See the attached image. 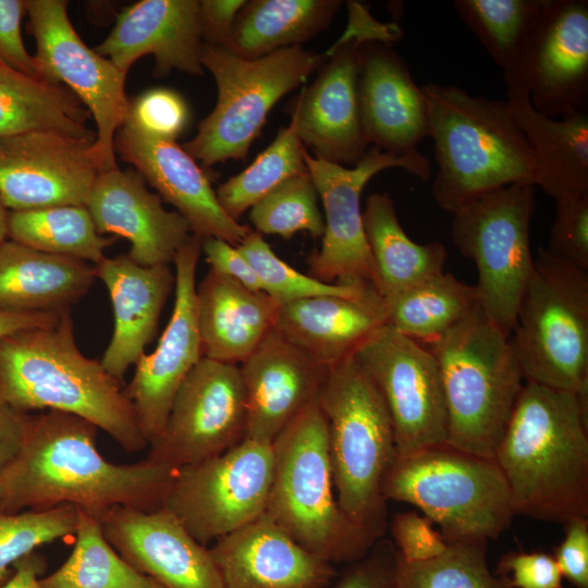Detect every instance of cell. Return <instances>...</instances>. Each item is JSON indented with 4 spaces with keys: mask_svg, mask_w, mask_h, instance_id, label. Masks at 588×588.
<instances>
[{
    "mask_svg": "<svg viewBox=\"0 0 588 588\" xmlns=\"http://www.w3.org/2000/svg\"><path fill=\"white\" fill-rule=\"evenodd\" d=\"M97 430L60 411L28 415L20 450L0 471V511L70 504L100 519L115 505L161 509L177 469L147 457L111 463L97 449Z\"/></svg>",
    "mask_w": 588,
    "mask_h": 588,
    "instance_id": "1",
    "label": "cell"
},
{
    "mask_svg": "<svg viewBox=\"0 0 588 588\" xmlns=\"http://www.w3.org/2000/svg\"><path fill=\"white\" fill-rule=\"evenodd\" d=\"M494 460L515 515L588 517V402L578 395L525 382Z\"/></svg>",
    "mask_w": 588,
    "mask_h": 588,
    "instance_id": "2",
    "label": "cell"
},
{
    "mask_svg": "<svg viewBox=\"0 0 588 588\" xmlns=\"http://www.w3.org/2000/svg\"><path fill=\"white\" fill-rule=\"evenodd\" d=\"M121 384L78 350L71 308L54 326L0 339L2 401L24 413L47 408L79 416L134 453L148 442Z\"/></svg>",
    "mask_w": 588,
    "mask_h": 588,
    "instance_id": "3",
    "label": "cell"
},
{
    "mask_svg": "<svg viewBox=\"0 0 588 588\" xmlns=\"http://www.w3.org/2000/svg\"><path fill=\"white\" fill-rule=\"evenodd\" d=\"M421 90L438 164L431 192L440 208L453 213L501 187L539 185L536 157L507 100L438 83Z\"/></svg>",
    "mask_w": 588,
    "mask_h": 588,
    "instance_id": "4",
    "label": "cell"
},
{
    "mask_svg": "<svg viewBox=\"0 0 588 588\" xmlns=\"http://www.w3.org/2000/svg\"><path fill=\"white\" fill-rule=\"evenodd\" d=\"M265 513L303 548L333 563H355L378 538L341 510L334 489L326 418L315 401L272 442Z\"/></svg>",
    "mask_w": 588,
    "mask_h": 588,
    "instance_id": "5",
    "label": "cell"
},
{
    "mask_svg": "<svg viewBox=\"0 0 588 588\" xmlns=\"http://www.w3.org/2000/svg\"><path fill=\"white\" fill-rule=\"evenodd\" d=\"M429 344L444 393L446 444L494 458L525 384L510 338L479 305Z\"/></svg>",
    "mask_w": 588,
    "mask_h": 588,
    "instance_id": "6",
    "label": "cell"
},
{
    "mask_svg": "<svg viewBox=\"0 0 588 588\" xmlns=\"http://www.w3.org/2000/svg\"><path fill=\"white\" fill-rule=\"evenodd\" d=\"M317 403L327 422L338 503L380 539L387 527L381 485L397 455L387 406L354 355L328 369Z\"/></svg>",
    "mask_w": 588,
    "mask_h": 588,
    "instance_id": "7",
    "label": "cell"
},
{
    "mask_svg": "<svg viewBox=\"0 0 588 588\" xmlns=\"http://www.w3.org/2000/svg\"><path fill=\"white\" fill-rule=\"evenodd\" d=\"M381 492L439 525L448 542L495 540L515 516L506 479L493 457L446 443L396 455Z\"/></svg>",
    "mask_w": 588,
    "mask_h": 588,
    "instance_id": "8",
    "label": "cell"
},
{
    "mask_svg": "<svg viewBox=\"0 0 588 588\" xmlns=\"http://www.w3.org/2000/svg\"><path fill=\"white\" fill-rule=\"evenodd\" d=\"M510 342L525 382L588 402V271L539 247Z\"/></svg>",
    "mask_w": 588,
    "mask_h": 588,
    "instance_id": "9",
    "label": "cell"
},
{
    "mask_svg": "<svg viewBox=\"0 0 588 588\" xmlns=\"http://www.w3.org/2000/svg\"><path fill=\"white\" fill-rule=\"evenodd\" d=\"M326 59L324 52L293 46L249 60L230 49L203 44L200 62L216 81L218 98L196 135L182 148L205 167L245 160L272 107Z\"/></svg>",
    "mask_w": 588,
    "mask_h": 588,
    "instance_id": "10",
    "label": "cell"
},
{
    "mask_svg": "<svg viewBox=\"0 0 588 588\" xmlns=\"http://www.w3.org/2000/svg\"><path fill=\"white\" fill-rule=\"evenodd\" d=\"M535 207V186L513 184L453 212L452 241L476 266L479 304L509 338L534 265L530 224Z\"/></svg>",
    "mask_w": 588,
    "mask_h": 588,
    "instance_id": "11",
    "label": "cell"
},
{
    "mask_svg": "<svg viewBox=\"0 0 588 588\" xmlns=\"http://www.w3.org/2000/svg\"><path fill=\"white\" fill-rule=\"evenodd\" d=\"M272 444L243 439L225 452L176 470L162 507L203 546L266 511Z\"/></svg>",
    "mask_w": 588,
    "mask_h": 588,
    "instance_id": "12",
    "label": "cell"
},
{
    "mask_svg": "<svg viewBox=\"0 0 588 588\" xmlns=\"http://www.w3.org/2000/svg\"><path fill=\"white\" fill-rule=\"evenodd\" d=\"M66 8L63 0H26V28L36 41L34 58L40 78L54 85L65 83L94 118L95 151L103 172L118 167L114 136L128 113L127 73L85 45Z\"/></svg>",
    "mask_w": 588,
    "mask_h": 588,
    "instance_id": "13",
    "label": "cell"
},
{
    "mask_svg": "<svg viewBox=\"0 0 588 588\" xmlns=\"http://www.w3.org/2000/svg\"><path fill=\"white\" fill-rule=\"evenodd\" d=\"M304 160L324 209V232L319 250L307 258L309 275L324 282L365 281L377 285V271L365 234L360 196L377 173L401 168L427 182L431 166L421 152L397 157L370 146L353 167L327 162L304 150Z\"/></svg>",
    "mask_w": 588,
    "mask_h": 588,
    "instance_id": "14",
    "label": "cell"
},
{
    "mask_svg": "<svg viewBox=\"0 0 588 588\" xmlns=\"http://www.w3.org/2000/svg\"><path fill=\"white\" fill-rule=\"evenodd\" d=\"M353 355L387 406L397 455L446 443L444 393L428 347L384 324Z\"/></svg>",
    "mask_w": 588,
    "mask_h": 588,
    "instance_id": "15",
    "label": "cell"
},
{
    "mask_svg": "<svg viewBox=\"0 0 588 588\" xmlns=\"http://www.w3.org/2000/svg\"><path fill=\"white\" fill-rule=\"evenodd\" d=\"M246 415L238 365L203 357L177 389L147 458L180 469L215 457L244 439Z\"/></svg>",
    "mask_w": 588,
    "mask_h": 588,
    "instance_id": "16",
    "label": "cell"
},
{
    "mask_svg": "<svg viewBox=\"0 0 588 588\" xmlns=\"http://www.w3.org/2000/svg\"><path fill=\"white\" fill-rule=\"evenodd\" d=\"M506 89L524 91L549 118L587 112L588 1L548 0L530 37L503 70Z\"/></svg>",
    "mask_w": 588,
    "mask_h": 588,
    "instance_id": "17",
    "label": "cell"
},
{
    "mask_svg": "<svg viewBox=\"0 0 588 588\" xmlns=\"http://www.w3.org/2000/svg\"><path fill=\"white\" fill-rule=\"evenodd\" d=\"M96 139L53 131L0 138V200L11 211L86 206L101 173Z\"/></svg>",
    "mask_w": 588,
    "mask_h": 588,
    "instance_id": "18",
    "label": "cell"
},
{
    "mask_svg": "<svg viewBox=\"0 0 588 588\" xmlns=\"http://www.w3.org/2000/svg\"><path fill=\"white\" fill-rule=\"evenodd\" d=\"M201 242V236L192 233L179 249L173 260L175 297L172 316L155 351L139 357L130 383L123 389L148 445L161 433L181 383L204 357L195 280Z\"/></svg>",
    "mask_w": 588,
    "mask_h": 588,
    "instance_id": "19",
    "label": "cell"
},
{
    "mask_svg": "<svg viewBox=\"0 0 588 588\" xmlns=\"http://www.w3.org/2000/svg\"><path fill=\"white\" fill-rule=\"evenodd\" d=\"M99 522L114 550L163 588H223L209 548L167 509L115 505Z\"/></svg>",
    "mask_w": 588,
    "mask_h": 588,
    "instance_id": "20",
    "label": "cell"
},
{
    "mask_svg": "<svg viewBox=\"0 0 588 588\" xmlns=\"http://www.w3.org/2000/svg\"><path fill=\"white\" fill-rule=\"evenodd\" d=\"M360 41H335L310 86L297 96L292 115L303 146L327 162L354 167L369 148L357 97Z\"/></svg>",
    "mask_w": 588,
    "mask_h": 588,
    "instance_id": "21",
    "label": "cell"
},
{
    "mask_svg": "<svg viewBox=\"0 0 588 588\" xmlns=\"http://www.w3.org/2000/svg\"><path fill=\"white\" fill-rule=\"evenodd\" d=\"M357 97L366 142L397 157L420 154L428 137L427 103L404 59L388 42L358 47Z\"/></svg>",
    "mask_w": 588,
    "mask_h": 588,
    "instance_id": "22",
    "label": "cell"
},
{
    "mask_svg": "<svg viewBox=\"0 0 588 588\" xmlns=\"http://www.w3.org/2000/svg\"><path fill=\"white\" fill-rule=\"evenodd\" d=\"M115 150L177 209L193 234L237 246L253 230L226 215L207 174L175 140L149 137L123 124L114 136Z\"/></svg>",
    "mask_w": 588,
    "mask_h": 588,
    "instance_id": "23",
    "label": "cell"
},
{
    "mask_svg": "<svg viewBox=\"0 0 588 588\" xmlns=\"http://www.w3.org/2000/svg\"><path fill=\"white\" fill-rule=\"evenodd\" d=\"M86 207L98 233L128 240L127 256L144 267L169 266L192 234L189 222L167 210L136 170L99 173Z\"/></svg>",
    "mask_w": 588,
    "mask_h": 588,
    "instance_id": "24",
    "label": "cell"
},
{
    "mask_svg": "<svg viewBox=\"0 0 588 588\" xmlns=\"http://www.w3.org/2000/svg\"><path fill=\"white\" fill-rule=\"evenodd\" d=\"M246 392L244 439L271 443L317 401L328 369L289 342L275 328L238 365Z\"/></svg>",
    "mask_w": 588,
    "mask_h": 588,
    "instance_id": "25",
    "label": "cell"
},
{
    "mask_svg": "<svg viewBox=\"0 0 588 588\" xmlns=\"http://www.w3.org/2000/svg\"><path fill=\"white\" fill-rule=\"evenodd\" d=\"M209 552L223 588H324L336 574L266 513L216 540Z\"/></svg>",
    "mask_w": 588,
    "mask_h": 588,
    "instance_id": "26",
    "label": "cell"
},
{
    "mask_svg": "<svg viewBox=\"0 0 588 588\" xmlns=\"http://www.w3.org/2000/svg\"><path fill=\"white\" fill-rule=\"evenodd\" d=\"M198 0H142L126 7L109 36L94 50L127 73L146 54L155 58L154 75L172 70L203 74Z\"/></svg>",
    "mask_w": 588,
    "mask_h": 588,
    "instance_id": "27",
    "label": "cell"
},
{
    "mask_svg": "<svg viewBox=\"0 0 588 588\" xmlns=\"http://www.w3.org/2000/svg\"><path fill=\"white\" fill-rule=\"evenodd\" d=\"M94 266L109 292L114 315L113 334L100 363L122 383L156 335L160 314L175 286V273L168 265H137L127 255L105 257Z\"/></svg>",
    "mask_w": 588,
    "mask_h": 588,
    "instance_id": "28",
    "label": "cell"
},
{
    "mask_svg": "<svg viewBox=\"0 0 588 588\" xmlns=\"http://www.w3.org/2000/svg\"><path fill=\"white\" fill-rule=\"evenodd\" d=\"M384 324V301L371 287L359 298L316 296L280 305L275 329L314 362L330 368L352 356Z\"/></svg>",
    "mask_w": 588,
    "mask_h": 588,
    "instance_id": "29",
    "label": "cell"
},
{
    "mask_svg": "<svg viewBox=\"0 0 588 588\" xmlns=\"http://www.w3.org/2000/svg\"><path fill=\"white\" fill-rule=\"evenodd\" d=\"M280 305L209 269L196 285L203 356L238 365L275 328Z\"/></svg>",
    "mask_w": 588,
    "mask_h": 588,
    "instance_id": "30",
    "label": "cell"
},
{
    "mask_svg": "<svg viewBox=\"0 0 588 588\" xmlns=\"http://www.w3.org/2000/svg\"><path fill=\"white\" fill-rule=\"evenodd\" d=\"M95 266L44 253L12 240L0 246V309L20 313L71 308L93 286Z\"/></svg>",
    "mask_w": 588,
    "mask_h": 588,
    "instance_id": "31",
    "label": "cell"
},
{
    "mask_svg": "<svg viewBox=\"0 0 588 588\" xmlns=\"http://www.w3.org/2000/svg\"><path fill=\"white\" fill-rule=\"evenodd\" d=\"M506 90L512 113L538 163V186L554 200L588 193V113L549 118L530 105L524 91Z\"/></svg>",
    "mask_w": 588,
    "mask_h": 588,
    "instance_id": "32",
    "label": "cell"
},
{
    "mask_svg": "<svg viewBox=\"0 0 588 588\" xmlns=\"http://www.w3.org/2000/svg\"><path fill=\"white\" fill-rule=\"evenodd\" d=\"M363 222L377 271L376 290L383 299L444 272L445 247L437 241L414 242L402 228L388 193L367 197Z\"/></svg>",
    "mask_w": 588,
    "mask_h": 588,
    "instance_id": "33",
    "label": "cell"
},
{
    "mask_svg": "<svg viewBox=\"0 0 588 588\" xmlns=\"http://www.w3.org/2000/svg\"><path fill=\"white\" fill-rule=\"evenodd\" d=\"M89 111L68 87L50 84L0 63V138L53 131L96 139Z\"/></svg>",
    "mask_w": 588,
    "mask_h": 588,
    "instance_id": "34",
    "label": "cell"
},
{
    "mask_svg": "<svg viewBox=\"0 0 588 588\" xmlns=\"http://www.w3.org/2000/svg\"><path fill=\"white\" fill-rule=\"evenodd\" d=\"M342 5L339 0H253L240 10L230 50L258 59L301 46L324 30Z\"/></svg>",
    "mask_w": 588,
    "mask_h": 588,
    "instance_id": "35",
    "label": "cell"
},
{
    "mask_svg": "<svg viewBox=\"0 0 588 588\" xmlns=\"http://www.w3.org/2000/svg\"><path fill=\"white\" fill-rule=\"evenodd\" d=\"M383 301L387 326L417 342L428 343L480 305L475 285L445 272Z\"/></svg>",
    "mask_w": 588,
    "mask_h": 588,
    "instance_id": "36",
    "label": "cell"
},
{
    "mask_svg": "<svg viewBox=\"0 0 588 588\" xmlns=\"http://www.w3.org/2000/svg\"><path fill=\"white\" fill-rule=\"evenodd\" d=\"M10 240L37 250L98 264L117 237L98 233L86 206H54L8 213Z\"/></svg>",
    "mask_w": 588,
    "mask_h": 588,
    "instance_id": "37",
    "label": "cell"
},
{
    "mask_svg": "<svg viewBox=\"0 0 588 588\" xmlns=\"http://www.w3.org/2000/svg\"><path fill=\"white\" fill-rule=\"evenodd\" d=\"M74 534L75 543L64 563L40 578L44 588H163L114 550L96 517L78 510Z\"/></svg>",
    "mask_w": 588,
    "mask_h": 588,
    "instance_id": "38",
    "label": "cell"
},
{
    "mask_svg": "<svg viewBox=\"0 0 588 588\" xmlns=\"http://www.w3.org/2000/svg\"><path fill=\"white\" fill-rule=\"evenodd\" d=\"M296 121L281 127L273 142L241 173L219 185L217 198L235 221L257 201L287 179L308 172Z\"/></svg>",
    "mask_w": 588,
    "mask_h": 588,
    "instance_id": "39",
    "label": "cell"
},
{
    "mask_svg": "<svg viewBox=\"0 0 588 588\" xmlns=\"http://www.w3.org/2000/svg\"><path fill=\"white\" fill-rule=\"evenodd\" d=\"M547 3L548 0H455L453 7L503 71L530 37Z\"/></svg>",
    "mask_w": 588,
    "mask_h": 588,
    "instance_id": "40",
    "label": "cell"
},
{
    "mask_svg": "<svg viewBox=\"0 0 588 588\" xmlns=\"http://www.w3.org/2000/svg\"><path fill=\"white\" fill-rule=\"evenodd\" d=\"M487 542L451 541L441 555L418 563L405 562L396 552L395 588H512L505 577L491 572Z\"/></svg>",
    "mask_w": 588,
    "mask_h": 588,
    "instance_id": "41",
    "label": "cell"
},
{
    "mask_svg": "<svg viewBox=\"0 0 588 588\" xmlns=\"http://www.w3.org/2000/svg\"><path fill=\"white\" fill-rule=\"evenodd\" d=\"M236 247L254 268L262 291L279 305L316 296L359 298L375 287L365 281L324 283L304 274L280 259L254 230Z\"/></svg>",
    "mask_w": 588,
    "mask_h": 588,
    "instance_id": "42",
    "label": "cell"
},
{
    "mask_svg": "<svg viewBox=\"0 0 588 588\" xmlns=\"http://www.w3.org/2000/svg\"><path fill=\"white\" fill-rule=\"evenodd\" d=\"M318 191L309 173L292 176L278 185L248 210L253 230L291 238L306 231L322 237L324 220L318 207Z\"/></svg>",
    "mask_w": 588,
    "mask_h": 588,
    "instance_id": "43",
    "label": "cell"
},
{
    "mask_svg": "<svg viewBox=\"0 0 588 588\" xmlns=\"http://www.w3.org/2000/svg\"><path fill=\"white\" fill-rule=\"evenodd\" d=\"M77 520L78 509L70 504L19 513L0 511V587L12 576L10 566L38 547L74 534Z\"/></svg>",
    "mask_w": 588,
    "mask_h": 588,
    "instance_id": "44",
    "label": "cell"
},
{
    "mask_svg": "<svg viewBox=\"0 0 588 588\" xmlns=\"http://www.w3.org/2000/svg\"><path fill=\"white\" fill-rule=\"evenodd\" d=\"M188 121V108L180 94L154 88L134 99L124 124L154 138L175 140Z\"/></svg>",
    "mask_w": 588,
    "mask_h": 588,
    "instance_id": "45",
    "label": "cell"
},
{
    "mask_svg": "<svg viewBox=\"0 0 588 588\" xmlns=\"http://www.w3.org/2000/svg\"><path fill=\"white\" fill-rule=\"evenodd\" d=\"M547 248L560 259L588 271V193L555 200Z\"/></svg>",
    "mask_w": 588,
    "mask_h": 588,
    "instance_id": "46",
    "label": "cell"
},
{
    "mask_svg": "<svg viewBox=\"0 0 588 588\" xmlns=\"http://www.w3.org/2000/svg\"><path fill=\"white\" fill-rule=\"evenodd\" d=\"M432 525L429 518L416 512L394 515L390 530L401 560L408 563L425 562L446 550L448 541Z\"/></svg>",
    "mask_w": 588,
    "mask_h": 588,
    "instance_id": "47",
    "label": "cell"
},
{
    "mask_svg": "<svg viewBox=\"0 0 588 588\" xmlns=\"http://www.w3.org/2000/svg\"><path fill=\"white\" fill-rule=\"evenodd\" d=\"M494 574L505 577L512 588H564L554 556L544 552H509Z\"/></svg>",
    "mask_w": 588,
    "mask_h": 588,
    "instance_id": "48",
    "label": "cell"
},
{
    "mask_svg": "<svg viewBox=\"0 0 588 588\" xmlns=\"http://www.w3.org/2000/svg\"><path fill=\"white\" fill-rule=\"evenodd\" d=\"M25 13L26 0H0V63L40 78L37 62L22 38L21 23Z\"/></svg>",
    "mask_w": 588,
    "mask_h": 588,
    "instance_id": "49",
    "label": "cell"
},
{
    "mask_svg": "<svg viewBox=\"0 0 588 588\" xmlns=\"http://www.w3.org/2000/svg\"><path fill=\"white\" fill-rule=\"evenodd\" d=\"M395 569L394 544L379 541L347 569L334 588H395Z\"/></svg>",
    "mask_w": 588,
    "mask_h": 588,
    "instance_id": "50",
    "label": "cell"
},
{
    "mask_svg": "<svg viewBox=\"0 0 588 588\" xmlns=\"http://www.w3.org/2000/svg\"><path fill=\"white\" fill-rule=\"evenodd\" d=\"M564 525V538L553 549L563 578L576 588H588V517H575Z\"/></svg>",
    "mask_w": 588,
    "mask_h": 588,
    "instance_id": "51",
    "label": "cell"
},
{
    "mask_svg": "<svg viewBox=\"0 0 588 588\" xmlns=\"http://www.w3.org/2000/svg\"><path fill=\"white\" fill-rule=\"evenodd\" d=\"M201 252L210 269L235 280L243 286L264 292L262 284L254 268L236 246L218 237H203Z\"/></svg>",
    "mask_w": 588,
    "mask_h": 588,
    "instance_id": "52",
    "label": "cell"
},
{
    "mask_svg": "<svg viewBox=\"0 0 588 588\" xmlns=\"http://www.w3.org/2000/svg\"><path fill=\"white\" fill-rule=\"evenodd\" d=\"M245 3V0L199 1L203 44L229 49L236 16Z\"/></svg>",
    "mask_w": 588,
    "mask_h": 588,
    "instance_id": "53",
    "label": "cell"
},
{
    "mask_svg": "<svg viewBox=\"0 0 588 588\" xmlns=\"http://www.w3.org/2000/svg\"><path fill=\"white\" fill-rule=\"evenodd\" d=\"M28 414L17 411L0 399V471L20 450Z\"/></svg>",
    "mask_w": 588,
    "mask_h": 588,
    "instance_id": "54",
    "label": "cell"
},
{
    "mask_svg": "<svg viewBox=\"0 0 588 588\" xmlns=\"http://www.w3.org/2000/svg\"><path fill=\"white\" fill-rule=\"evenodd\" d=\"M63 310L20 313L0 309V339L20 330L54 326Z\"/></svg>",
    "mask_w": 588,
    "mask_h": 588,
    "instance_id": "55",
    "label": "cell"
},
{
    "mask_svg": "<svg viewBox=\"0 0 588 588\" xmlns=\"http://www.w3.org/2000/svg\"><path fill=\"white\" fill-rule=\"evenodd\" d=\"M46 565L42 555L32 552L15 562L12 576L0 588H44L39 575L45 572Z\"/></svg>",
    "mask_w": 588,
    "mask_h": 588,
    "instance_id": "56",
    "label": "cell"
},
{
    "mask_svg": "<svg viewBox=\"0 0 588 588\" xmlns=\"http://www.w3.org/2000/svg\"><path fill=\"white\" fill-rule=\"evenodd\" d=\"M8 211L0 200V246L5 242L8 236Z\"/></svg>",
    "mask_w": 588,
    "mask_h": 588,
    "instance_id": "57",
    "label": "cell"
}]
</instances>
